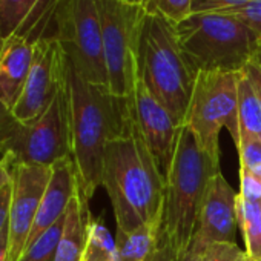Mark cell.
Returning a JSON list of instances; mask_svg holds the SVG:
<instances>
[{
	"mask_svg": "<svg viewBox=\"0 0 261 261\" xmlns=\"http://www.w3.org/2000/svg\"><path fill=\"white\" fill-rule=\"evenodd\" d=\"M101 186L112 204L117 233H129L163 218L166 183L133 109L120 133L106 143Z\"/></svg>",
	"mask_w": 261,
	"mask_h": 261,
	"instance_id": "6da1fadb",
	"label": "cell"
},
{
	"mask_svg": "<svg viewBox=\"0 0 261 261\" xmlns=\"http://www.w3.org/2000/svg\"><path fill=\"white\" fill-rule=\"evenodd\" d=\"M66 92L69 103L71 157L79 192L85 201L101 186L106 143L115 137L130 115V97L121 98L108 88L86 82L66 59Z\"/></svg>",
	"mask_w": 261,
	"mask_h": 261,
	"instance_id": "7a4b0ae2",
	"label": "cell"
},
{
	"mask_svg": "<svg viewBox=\"0 0 261 261\" xmlns=\"http://www.w3.org/2000/svg\"><path fill=\"white\" fill-rule=\"evenodd\" d=\"M220 162L206 154L188 126H181L175 155L168 174L163 204V232L180 258L198 223L211 180Z\"/></svg>",
	"mask_w": 261,
	"mask_h": 261,
	"instance_id": "3957f363",
	"label": "cell"
},
{
	"mask_svg": "<svg viewBox=\"0 0 261 261\" xmlns=\"http://www.w3.org/2000/svg\"><path fill=\"white\" fill-rule=\"evenodd\" d=\"M137 66L139 77L149 92L183 126L197 72L183 54L172 23L146 14L139 40Z\"/></svg>",
	"mask_w": 261,
	"mask_h": 261,
	"instance_id": "277c9868",
	"label": "cell"
},
{
	"mask_svg": "<svg viewBox=\"0 0 261 261\" xmlns=\"http://www.w3.org/2000/svg\"><path fill=\"white\" fill-rule=\"evenodd\" d=\"M177 39L192 69L241 72L261 51L258 36L229 13H192L175 25Z\"/></svg>",
	"mask_w": 261,
	"mask_h": 261,
	"instance_id": "5b68a950",
	"label": "cell"
},
{
	"mask_svg": "<svg viewBox=\"0 0 261 261\" xmlns=\"http://www.w3.org/2000/svg\"><path fill=\"white\" fill-rule=\"evenodd\" d=\"M240 72L203 71L197 74L185 126L191 129L200 148L220 162V133L224 127L240 143L238 126Z\"/></svg>",
	"mask_w": 261,
	"mask_h": 261,
	"instance_id": "8992f818",
	"label": "cell"
},
{
	"mask_svg": "<svg viewBox=\"0 0 261 261\" xmlns=\"http://www.w3.org/2000/svg\"><path fill=\"white\" fill-rule=\"evenodd\" d=\"M103 54L111 94L129 98L139 77L137 51L146 13L127 0H98Z\"/></svg>",
	"mask_w": 261,
	"mask_h": 261,
	"instance_id": "52a82bcc",
	"label": "cell"
},
{
	"mask_svg": "<svg viewBox=\"0 0 261 261\" xmlns=\"http://www.w3.org/2000/svg\"><path fill=\"white\" fill-rule=\"evenodd\" d=\"M53 37L80 77L108 88L98 0H59Z\"/></svg>",
	"mask_w": 261,
	"mask_h": 261,
	"instance_id": "ba28073f",
	"label": "cell"
},
{
	"mask_svg": "<svg viewBox=\"0 0 261 261\" xmlns=\"http://www.w3.org/2000/svg\"><path fill=\"white\" fill-rule=\"evenodd\" d=\"M5 155L14 163L48 168L71 157L69 103L65 80L40 117L30 123H20L16 136L7 146Z\"/></svg>",
	"mask_w": 261,
	"mask_h": 261,
	"instance_id": "9c48e42d",
	"label": "cell"
},
{
	"mask_svg": "<svg viewBox=\"0 0 261 261\" xmlns=\"http://www.w3.org/2000/svg\"><path fill=\"white\" fill-rule=\"evenodd\" d=\"M66 72V56L53 36H43L34 43L33 66L23 92L13 108L20 123H30L40 117L60 89Z\"/></svg>",
	"mask_w": 261,
	"mask_h": 261,
	"instance_id": "30bf717a",
	"label": "cell"
},
{
	"mask_svg": "<svg viewBox=\"0 0 261 261\" xmlns=\"http://www.w3.org/2000/svg\"><path fill=\"white\" fill-rule=\"evenodd\" d=\"M237 195L221 172L212 177L195 232L178 261H198L212 244L237 243Z\"/></svg>",
	"mask_w": 261,
	"mask_h": 261,
	"instance_id": "8fae6325",
	"label": "cell"
},
{
	"mask_svg": "<svg viewBox=\"0 0 261 261\" xmlns=\"http://www.w3.org/2000/svg\"><path fill=\"white\" fill-rule=\"evenodd\" d=\"M4 157L10 160L13 178V201L8 221V261H17L27 247L43 192L51 177V168L14 163L8 155Z\"/></svg>",
	"mask_w": 261,
	"mask_h": 261,
	"instance_id": "7c38bea8",
	"label": "cell"
},
{
	"mask_svg": "<svg viewBox=\"0 0 261 261\" xmlns=\"http://www.w3.org/2000/svg\"><path fill=\"white\" fill-rule=\"evenodd\" d=\"M130 101H133L134 117L142 133V137L146 142L155 160V165L166 183L175 155L181 124L149 92L140 77H137L134 94L130 95Z\"/></svg>",
	"mask_w": 261,
	"mask_h": 261,
	"instance_id": "4fadbf2b",
	"label": "cell"
},
{
	"mask_svg": "<svg viewBox=\"0 0 261 261\" xmlns=\"http://www.w3.org/2000/svg\"><path fill=\"white\" fill-rule=\"evenodd\" d=\"M77 175L72 157L63 159L51 166V177L43 192L27 247L31 246L43 232L65 217L71 200L77 194ZM25 247V249H27Z\"/></svg>",
	"mask_w": 261,
	"mask_h": 261,
	"instance_id": "5bb4252c",
	"label": "cell"
},
{
	"mask_svg": "<svg viewBox=\"0 0 261 261\" xmlns=\"http://www.w3.org/2000/svg\"><path fill=\"white\" fill-rule=\"evenodd\" d=\"M34 43L27 36L14 34L5 39L0 48V101L11 111L28 80L34 59Z\"/></svg>",
	"mask_w": 261,
	"mask_h": 261,
	"instance_id": "9a60e30c",
	"label": "cell"
},
{
	"mask_svg": "<svg viewBox=\"0 0 261 261\" xmlns=\"http://www.w3.org/2000/svg\"><path fill=\"white\" fill-rule=\"evenodd\" d=\"M54 10L43 8L34 0H0V40L14 34L27 36L34 42L53 36Z\"/></svg>",
	"mask_w": 261,
	"mask_h": 261,
	"instance_id": "2e32d148",
	"label": "cell"
},
{
	"mask_svg": "<svg viewBox=\"0 0 261 261\" xmlns=\"http://www.w3.org/2000/svg\"><path fill=\"white\" fill-rule=\"evenodd\" d=\"M91 218L89 203L82 198L77 189L65 215V226L54 261H83Z\"/></svg>",
	"mask_w": 261,
	"mask_h": 261,
	"instance_id": "e0dca14e",
	"label": "cell"
},
{
	"mask_svg": "<svg viewBox=\"0 0 261 261\" xmlns=\"http://www.w3.org/2000/svg\"><path fill=\"white\" fill-rule=\"evenodd\" d=\"M163 218L151 221L129 233H117L118 261H151L157 250Z\"/></svg>",
	"mask_w": 261,
	"mask_h": 261,
	"instance_id": "ac0fdd59",
	"label": "cell"
},
{
	"mask_svg": "<svg viewBox=\"0 0 261 261\" xmlns=\"http://www.w3.org/2000/svg\"><path fill=\"white\" fill-rule=\"evenodd\" d=\"M238 126L240 140L261 139V100L244 69L238 80Z\"/></svg>",
	"mask_w": 261,
	"mask_h": 261,
	"instance_id": "d6986e66",
	"label": "cell"
},
{
	"mask_svg": "<svg viewBox=\"0 0 261 261\" xmlns=\"http://www.w3.org/2000/svg\"><path fill=\"white\" fill-rule=\"evenodd\" d=\"M238 230L243 235L249 258L261 261V203H250L237 195L235 201Z\"/></svg>",
	"mask_w": 261,
	"mask_h": 261,
	"instance_id": "ffe728a7",
	"label": "cell"
},
{
	"mask_svg": "<svg viewBox=\"0 0 261 261\" xmlns=\"http://www.w3.org/2000/svg\"><path fill=\"white\" fill-rule=\"evenodd\" d=\"M83 261H118L117 241L100 220L89 221Z\"/></svg>",
	"mask_w": 261,
	"mask_h": 261,
	"instance_id": "44dd1931",
	"label": "cell"
},
{
	"mask_svg": "<svg viewBox=\"0 0 261 261\" xmlns=\"http://www.w3.org/2000/svg\"><path fill=\"white\" fill-rule=\"evenodd\" d=\"M63 226L65 217H62L53 227L43 232L31 246H28L17 261H54Z\"/></svg>",
	"mask_w": 261,
	"mask_h": 261,
	"instance_id": "7402d4cb",
	"label": "cell"
},
{
	"mask_svg": "<svg viewBox=\"0 0 261 261\" xmlns=\"http://www.w3.org/2000/svg\"><path fill=\"white\" fill-rule=\"evenodd\" d=\"M146 14L157 16L174 27L194 13V0H142Z\"/></svg>",
	"mask_w": 261,
	"mask_h": 261,
	"instance_id": "603a6c76",
	"label": "cell"
},
{
	"mask_svg": "<svg viewBox=\"0 0 261 261\" xmlns=\"http://www.w3.org/2000/svg\"><path fill=\"white\" fill-rule=\"evenodd\" d=\"M237 151L240 155V169L261 180V139H241Z\"/></svg>",
	"mask_w": 261,
	"mask_h": 261,
	"instance_id": "cb8c5ba5",
	"label": "cell"
},
{
	"mask_svg": "<svg viewBox=\"0 0 261 261\" xmlns=\"http://www.w3.org/2000/svg\"><path fill=\"white\" fill-rule=\"evenodd\" d=\"M249 255L237 243L212 244L198 261H247Z\"/></svg>",
	"mask_w": 261,
	"mask_h": 261,
	"instance_id": "d4e9b609",
	"label": "cell"
},
{
	"mask_svg": "<svg viewBox=\"0 0 261 261\" xmlns=\"http://www.w3.org/2000/svg\"><path fill=\"white\" fill-rule=\"evenodd\" d=\"M223 13H229L235 17H238L243 23H246L261 40V0H250L246 5L229 10V11H223Z\"/></svg>",
	"mask_w": 261,
	"mask_h": 261,
	"instance_id": "484cf974",
	"label": "cell"
},
{
	"mask_svg": "<svg viewBox=\"0 0 261 261\" xmlns=\"http://www.w3.org/2000/svg\"><path fill=\"white\" fill-rule=\"evenodd\" d=\"M20 127V121L14 117L13 111L0 101V159L7 152V146Z\"/></svg>",
	"mask_w": 261,
	"mask_h": 261,
	"instance_id": "4316f807",
	"label": "cell"
},
{
	"mask_svg": "<svg viewBox=\"0 0 261 261\" xmlns=\"http://www.w3.org/2000/svg\"><path fill=\"white\" fill-rule=\"evenodd\" d=\"M238 195L250 203H261V180L244 169H240V192Z\"/></svg>",
	"mask_w": 261,
	"mask_h": 261,
	"instance_id": "83f0119b",
	"label": "cell"
},
{
	"mask_svg": "<svg viewBox=\"0 0 261 261\" xmlns=\"http://www.w3.org/2000/svg\"><path fill=\"white\" fill-rule=\"evenodd\" d=\"M250 0H194V13H223L246 5Z\"/></svg>",
	"mask_w": 261,
	"mask_h": 261,
	"instance_id": "f1b7e54d",
	"label": "cell"
},
{
	"mask_svg": "<svg viewBox=\"0 0 261 261\" xmlns=\"http://www.w3.org/2000/svg\"><path fill=\"white\" fill-rule=\"evenodd\" d=\"M13 201V178L11 181L0 186V233L10 221V211Z\"/></svg>",
	"mask_w": 261,
	"mask_h": 261,
	"instance_id": "f546056e",
	"label": "cell"
},
{
	"mask_svg": "<svg viewBox=\"0 0 261 261\" xmlns=\"http://www.w3.org/2000/svg\"><path fill=\"white\" fill-rule=\"evenodd\" d=\"M151 261H178L177 252H175L174 246L171 244L169 238L166 237V233L163 232V229H162V235H160V241H159L157 250L152 255Z\"/></svg>",
	"mask_w": 261,
	"mask_h": 261,
	"instance_id": "4dcf8cb0",
	"label": "cell"
},
{
	"mask_svg": "<svg viewBox=\"0 0 261 261\" xmlns=\"http://www.w3.org/2000/svg\"><path fill=\"white\" fill-rule=\"evenodd\" d=\"M244 71H246L249 80L252 82V85H253V88H255V91L261 100V65L256 60H253L244 68Z\"/></svg>",
	"mask_w": 261,
	"mask_h": 261,
	"instance_id": "1f68e13d",
	"label": "cell"
},
{
	"mask_svg": "<svg viewBox=\"0 0 261 261\" xmlns=\"http://www.w3.org/2000/svg\"><path fill=\"white\" fill-rule=\"evenodd\" d=\"M8 252H10V227H7L0 233V261H8Z\"/></svg>",
	"mask_w": 261,
	"mask_h": 261,
	"instance_id": "d6a6232c",
	"label": "cell"
},
{
	"mask_svg": "<svg viewBox=\"0 0 261 261\" xmlns=\"http://www.w3.org/2000/svg\"><path fill=\"white\" fill-rule=\"evenodd\" d=\"M11 181V165L7 157L0 159V186Z\"/></svg>",
	"mask_w": 261,
	"mask_h": 261,
	"instance_id": "836d02e7",
	"label": "cell"
},
{
	"mask_svg": "<svg viewBox=\"0 0 261 261\" xmlns=\"http://www.w3.org/2000/svg\"><path fill=\"white\" fill-rule=\"evenodd\" d=\"M255 60H256V62H258V63H259V65H261V51H259V53H258V56H256V57H255Z\"/></svg>",
	"mask_w": 261,
	"mask_h": 261,
	"instance_id": "e575fe53",
	"label": "cell"
},
{
	"mask_svg": "<svg viewBox=\"0 0 261 261\" xmlns=\"http://www.w3.org/2000/svg\"><path fill=\"white\" fill-rule=\"evenodd\" d=\"M127 2H133V4H139V5H140L139 0H127Z\"/></svg>",
	"mask_w": 261,
	"mask_h": 261,
	"instance_id": "d590c367",
	"label": "cell"
},
{
	"mask_svg": "<svg viewBox=\"0 0 261 261\" xmlns=\"http://www.w3.org/2000/svg\"><path fill=\"white\" fill-rule=\"evenodd\" d=\"M247 261H259V259H253V258H249Z\"/></svg>",
	"mask_w": 261,
	"mask_h": 261,
	"instance_id": "8d00e7d4",
	"label": "cell"
},
{
	"mask_svg": "<svg viewBox=\"0 0 261 261\" xmlns=\"http://www.w3.org/2000/svg\"><path fill=\"white\" fill-rule=\"evenodd\" d=\"M2 43H4V40H0V48H2Z\"/></svg>",
	"mask_w": 261,
	"mask_h": 261,
	"instance_id": "74e56055",
	"label": "cell"
},
{
	"mask_svg": "<svg viewBox=\"0 0 261 261\" xmlns=\"http://www.w3.org/2000/svg\"><path fill=\"white\" fill-rule=\"evenodd\" d=\"M139 2H140V5H142V0H139Z\"/></svg>",
	"mask_w": 261,
	"mask_h": 261,
	"instance_id": "f35d334b",
	"label": "cell"
}]
</instances>
